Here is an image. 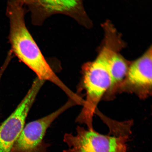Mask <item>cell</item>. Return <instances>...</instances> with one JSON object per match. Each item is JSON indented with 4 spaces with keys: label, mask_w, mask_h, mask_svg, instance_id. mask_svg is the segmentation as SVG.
Returning a JSON list of instances; mask_svg holds the SVG:
<instances>
[{
    "label": "cell",
    "mask_w": 152,
    "mask_h": 152,
    "mask_svg": "<svg viewBox=\"0 0 152 152\" xmlns=\"http://www.w3.org/2000/svg\"><path fill=\"white\" fill-rule=\"evenodd\" d=\"M152 46L129 65L126 77L128 83L139 88L152 87Z\"/></svg>",
    "instance_id": "obj_7"
},
{
    "label": "cell",
    "mask_w": 152,
    "mask_h": 152,
    "mask_svg": "<svg viewBox=\"0 0 152 152\" xmlns=\"http://www.w3.org/2000/svg\"><path fill=\"white\" fill-rule=\"evenodd\" d=\"M32 23L42 25L45 20L55 14L69 16L87 28L93 26L83 7V0H36L27 6Z\"/></svg>",
    "instance_id": "obj_4"
},
{
    "label": "cell",
    "mask_w": 152,
    "mask_h": 152,
    "mask_svg": "<svg viewBox=\"0 0 152 152\" xmlns=\"http://www.w3.org/2000/svg\"><path fill=\"white\" fill-rule=\"evenodd\" d=\"M118 48L115 40L104 38L96 59L87 63L83 67V84L87 94V103L90 104V115L108 89L111 80L107 68L110 55Z\"/></svg>",
    "instance_id": "obj_2"
},
{
    "label": "cell",
    "mask_w": 152,
    "mask_h": 152,
    "mask_svg": "<svg viewBox=\"0 0 152 152\" xmlns=\"http://www.w3.org/2000/svg\"><path fill=\"white\" fill-rule=\"evenodd\" d=\"M121 49L114 51L108 60L107 68L111 80V87L121 82L126 77L128 62L120 54Z\"/></svg>",
    "instance_id": "obj_8"
},
{
    "label": "cell",
    "mask_w": 152,
    "mask_h": 152,
    "mask_svg": "<svg viewBox=\"0 0 152 152\" xmlns=\"http://www.w3.org/2000/svg\"><path fill=\"white\" fill-rule=\"evenodd\" d=\"M6 62H5V64H4L3 66L1 68V70H0V80H1V76L2 75L4 72L6 68L7 67V63H8L9 61H7Z\"/></svg>",
    "instance_id": "obj_10"
},
{
    "label": "cell",
    "mask_w": 152,
    "mask_h": 152,
    "mask_svg": "<svg viewBox=\"0 0 152 152\" xmlns=\"http://www.w3.org/2000/svg\"><path fill=\"white\" fill-rule=\"evenodd\" d=\"M77 130L75 136L64 135V141L69 148L63 152H127L130 136L106 135L80 126Z\"/></svg>",
    "instance_id": "obj_3"
},
{
    "label": "cell",
    "mask_w": 152,
    "mask_h": 152,
    "mask_svg": "<svg viewBox=\"0 0 152 152\" xmlns=\"http://www.w3.org/2000/svg\"><path fill=\"white\" fill-rule=\"evenodd\" d=\"M69 101L57 111L26 125L10 152H46L48 144L43 139L47 129L59 115L71 106Z\"/></svg>",
    "instance_id": "obj_6"
},
{
    "label": "cell",
    "mask_w": 152,
    "mask_h": 152,
    "mask_svg": "<svg viewBox=\"0 0 152 152\" xmlns=\"http://www.w3.org/2000/svg\"><path fill=\"white\" fill-rule=\"evenodd\" d=\"M24 6L16 0H9L7 4V14L10 24L9 38L12 52L35 72L38 78L51 82L71 96L72 93L53 72L26 28Z\"/></svg>",
    "instance_id": "obj_1"
},
{
    "label": "cell",
    "mask_w": 152,
    "mask_h": 152,
    "mask_svg": "<svg viewBox=\"0 0 152 152\" xmlns=\"http://www.w3.org/2000/svg\"><path fill=\"white\" fill-rule=\"evenodd\" d=\"M42 84L34 80L18 107L0 126V152H10L24 127L30 108Z\"/></svg>",
    "instance_id": "obj_5"
},
{
    "label": "cell",
    "mask_w": 152,
    "mask_h": 152,
    "mask_svg": "<svg viewBox=\"0 0 152 152\" xmlns=\"http://www.w3.org/2000/svg\"><path fill=\"white\" fill-rule=\"evenodd\" d=\"M24 5H28L34 2L36 0H17Z\"/></svg>",
    "instance_id": "obj_9"
}]
</instances>
